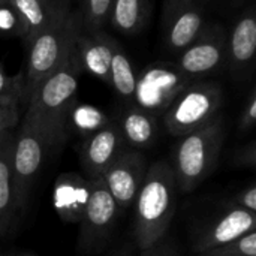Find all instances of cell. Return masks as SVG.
Instances as JSON below:
<instances>
[{
    "label": "cell",
    "instance_id": "obj_15",
    "mask_svg": "<svg viewBox=\"0 0 256 256\" xmlns=\"http://www.w3.org/2000/svg\"><path fill=\"white\" fill-rule=\"evenodd\" d=\"M256 52V18L252 10L238 16L230 34H226V60L238 74H246Z\"/></svg>",
    "mask_w": 256,
    "mask_h": 256
},
{
    "label": "cell",
    "instance_id": "obj_26",
    "mask_svg": "<svg viewBox=\"0 0 256 256\" xmlns=\"http://www.w3.org/2000/svg\"><path fill=\"white\" fill-rule=\"evenodd\" d=\"M0 34L20 36V21L9 0H0Z\"/></svg>",
    "mask_w": 256,
    "mask_h": 256
},
{
    "label": "cell",
    "instance_id": "obj_16",
    "mask_svg": "<svg viewBox=\"0 0 256 256\" xmlns=\"http://www.w3.org/2000/svg\"><path fill=\"white\" fill-rule=\"evenodd\" d=\"M164 24L166 48L178 54L192 45L206 28L202 10L195 3L172 14Z\"/></svg>",
    "mask_w": 256,
    "mask_h": 256
},
{
    "label": "cell",
    "instance_id": "obj_21",
    "mask_svg": "<svg viewBox=\"0 0 256 256\" xmlns=\"http://www.w3.org/2000/svg\"><path fill=\"white\" fill-rule=\"evenodd\" d=\"M114 92L126 102L134 104L136 88V74L130 63L129 56L123 51L122 45L114 50L110 64V82Z\"/></svg>",
    "mask_w": 256,
    "mask_h": 256
},
{
    "label": "cell",
    "instance_id": "obj_35",
    "mask_svg": "<svg viewBox=\"0 0 256 256\" xmlns=\"http://www.w3.org/2000/svg\"><path fill=\"white\" fill-rule=\"evenodd\" d=\"M20 256H34V255H20Z\"/></svg>",
    "mask_w": 256,
    "mask_h": 256
},
{
    "label": "cell",
    "instance_id": "obj_13",
    "mask_svg": "<svg viewBox=\"0 0 256 256\" xmlns=\"http://www.w3.org/2000/svg\"><path fill=\"white\" fill-rule=\"evenodd\" d=\"M117 46L118 42L100 30L92 33L81 30L76 38V54L82 72H88L108 84L110 64Z\"/></svg>",
    "mask_w": 256,
    "mask_h": 256
},
{
    "label": "cell",
    "instance_id": "obj_4",
    "mask_svg": "<svg viewBox=\"0 0 256 256\" xmlns=\"http://www.w3.org/2000/svg\"><path fill=\"white\" fill-rule=\"evenodd\" d=\"M225 141V126L220 117L207 126L180 136L174 148L172 171L177 189L192 192L213 171Z\"/></svg>",
    "mask_w": 256,
    "mask_h": 256
},
{
    "label": "cell",
    "instance_id": "obj_20",
    "mask_svg": "<svg viewBox=\"0 0 256 256\" xmlns=\"http://www.w3.org/2000/svg\"><path fill=\"white\" fill-rule=\"evenodd\" d=\"M10 134L0 142V237H4L10 228L15 212L12 174H10V153H12Z\"/></svg>",
    "mask_w": 256,
    "mask_h": 256
},
{
    "label": "cell",
    "instance_id": "obj_7",
    "mask_svg": "<svg viewBox=\"0 0 256 256\" xmlns=\"http://www.w3.org/2000/svg\"><path fill=\"white\" fill-rule=\"evenodd\" d=\"M118 212L104 180H88V196L80 220V248L84 252H94L106 242Z\"/></svg>",
    "mask_w": 256,
    "mask_h": 256
},
{
    "label": "cell",
    "instance_id": "obj_29",
    "mask_svg": "<svg viewBox=\"0 0 256 256\" xmlns=\"http://www.w3.org/2000/svg\"><path fill=\"white\" fill-rule=\"evenodd\" d=\"M236 201V207H242L248 212H256V186L255 184H250L248 186L246 189H243L238 195H236L234 198Z\"/></svg>",
    "mask_w": 256,
    "mask_h": 256
},
{
    "label": "cell",
    "instance_id": "obj_17",
    "mask_svg": "<svg viewBox=\"0 0 256 256\" xmlns=\"http://www.w3.org/2000/svg\"><path fill=\"white\" fill-rule=\"evenodd\" d=\"M20 21V38L27 45L38 33L46 28L69 9L62 4H51L42 0H9Z\"/></svg>",
    "mask_w": 256,
    "mask_h": 256
},
{
    "label": "cell",
    "instance_id": "obj_10",
    "mask_svg": "<svg viewBox=\"0 0 256 256\" xmlns=\"http://www.w3.org/2000/svg\"><path fill=\"white\" fill-rule=\"evenodd\" d=\"M147 168V159L141 152L123 150L104 172L102 180L120 212L135 202Z\"/></svg>",
    "mask_w": 256,
    "mask_h": 256
},
{
    "label": "cell",
    "instance_id": "obj_2",
    "mask_svg": "<svg viewBox=\"0 0 256 256\" xmlns=\"http://www.w3.org/2000/svg\"><path fill=\"white\" fill-rule=\"evenodd\" d=\"M176 192L172 166L166 160L148 165L135 198L134 238L138 249H150L165 237L176 213Z\"/></svg>",
    "mask_w": 256,
    "mask_h": 256
},
{
    "label": "cell",
    "instance_id": "obj_27",
    "mask_svg": "<svg viewBox=\"0 0 256 256\" xmlns=\"http://www.w3.org/2000/svg\"><path fill=\"white\" fill-rule=\"evenodd\" d=\"M256 123V90L252 88L249 96H248V100L244 104V108L242 111V116H240V120H238V129L240 132H248L250 130Z\"/></svg>",
    "mask_w": 256,
    "mask_h": 256
},
{
    "label": "cell",
    "instance_id": "obj_30",
    "mask_svg": "<svg viewBox=\"0 0 256 256\" xmlns=\"http://www.w3.org/2000/svg\"><path fill=\"white\" fill-rule=\"evenodd\" d=\"M234 162L238 166H255L256 164V142L250 141L249 144H246L244 147H242L236 156H234Z\"/></svg>",
    "mask_w": 256,
    "mask_h": 256
},
{
    "label": "cell",
    "instance_id": "obj_28",
    "mask_svg": "<svg viewBox=\"0 0 256 256\" xmlns=\"http://www.w3.org/2000/svg\"><path fill=\"white\" fill-rule=\"evenodd\" d=\"M18 122V110L0 105V142L10 135V129Z\"/></svg>",
    "mask_w": 256,
    "mask_h": 256
},
{
    "label": "cell",
    "instance_id": "obj_33",
    "mask_svg": "<svg viewBox=\"0 0 256 256\" xmlns=\"http://www.w3.org/2000/svg\"><path fill=\"white\" fill-rule=\"evenodd\" d=\"M42 2H46V3H51V4H62L63 3L62 0H42Z\"/></svg>",
    "mask_w": 256,
    "mask_h": 256
},
{
    "label": "cell",
    "instance_id": "obj_23",
    "mask_svg": "<svg viewBox=\"0 0 256 256\" xmlns=\"http://www.w3.org/2000/svg\"><path fill=\"white\" fill-rule=\"evenodd\" d=\"M69 123H72L78 130H81L87 136V135L96 132L98 129L104 128L110 122L102 111H99L93 106H88V105L76 106V105H74V108L69 114L68 124Z\"/></svg>",
    "mask_w": 256,
    "mask_h": 256
},
{
    "label": "cell",
    "instance_id": "obj_3",
    "mask_svg": "<svg viewBox=\"0 0 256 256\" xmlns=\"http://www.w3.org/2000/svg\"><path fill=\"white\" fill-rule=\"evenodd\" d=\"M82 30L78 12H64L27 44L24 75L26 99L50 74H52L70 54L76 36Z\"/></svg>",
    "mask_w": 256,
    "mask_h": 256
},
{
    "label": "cell",
    "instance_id": "obj_8",
    "mask_svg": "<svg viewBox=\"0 0 256 256\" xmlns=\"http://www.w3.org/2000/svg\"><path fill=\"white\" fill-rule=\"evenodd\" d=\"M188 81L189 78L177 68L166 64L147 68L140 76H136L134 105L152 114L165 111L172 99L189 84Z\"/></svg>",
    "mask_w": 256,
    "mask_h": 256
},
{
    "label": "cell",
    "instance_id": "obj_24",
    "mask_svg": "<svg viewBox=\"0 0 256 256\" xmlns=\"http://www.w3.org/2000/svg\"><path fill=\"white\" fill-rule=\"evenodd\" d=\"M22 98L26 99L24 75L20 74L18 76H9L0 68V105L18 110V105Z\"/></svg>",
    "mask_w": 256,
    "mask_h": 256
},
{
    "label": "cell",
    "instance_id": "obj_9",
    "mask_svg": "<svg viewBox=\"0 0 256 256\" xmlns=\"http://www.w3.org/2000/svg\"><path fill=\"white\" fill-rule=\"evenodd\" d=\"M226 60V33L219 24L206 26L201 36L178 54L177 69L188 78L218 70Z\"/></svg>",
    "mask_w": 256,
    "mask_h": 256
},
{
    "label": "cell",
    "instance_id": "obj_22",
    "mask_svg": "<svg viewBox=\"0 0 256 256\" xmlns=\"http://www.w3.org/2000/svg\"><path fill=\"white\" fill-rule=\"evenodd\" d=\"M112 0H80V18L82 30L87 33L98 32L108 22Z\"/></svg>",
    "mask_w": 256,
    "mask_h": 256
},
{
    "label": "cell",
    "instance_id": "obj_14",
    "mask_svg": "<svg viewBox=\"0 0 256 256\" xmlns=\"http://www.w3.org/2000/svg\"><path fill=\"white\" fill-rule=\"evenodd\" d=\"M88 196V180L76 174H62L54 183L52 204L63 222L76 224L81 220Z\"/></svg>",
    "mask_w": 256,
    "mask_h": 256
},
{
    "label": "cell",
    "instance_id": "obj_12",
    "mask_svg": "<svg viewBox=\"0 0 256 256\" xmlns=\"http://www.w3.org/2000/svg\"><path fill=\"white\" fill-rule=\"evenodd\" d=\"M255 213L232 206L228 212L207 225L196 237L192 249L196 255L231 243L250 231H255Z\"/></svg>",
    "mask_w": 256,
    "mask_h": 256
},
{
    "label": "cell",
    "instance_id": "obj_1",
    "mask_svg": "<svg viewBox=\"0 0 256 256\" xmlns=\"http://www.w3.org/2000/svg\"><path fill=\"white\" fill-rule=\"evenodd\" d=\"M81 72L75 42L68 58L38 84L27 99L28 106L24 120L40 129L56 147L66 138L68 120L76 100Z\"/></svg>",
    "mask_w": 256,
    "mask_h": 256
},
{
    "label": "cell",
    "instance_id": "obj_11",
    "mask_svg": "<svg viewBox=\"0 0 256 256\" xmlns=\"http://www.w3.org/2000/svg\"><path fill=\"white\" fill-rule=\"evenodd\" d=\"M124 146L120 129L112 122L87 135L80 150V159L88 180L102 178L108 166L124 150Z\"/></svg>",
    "mask_w": 256,
    "mask_h": 256
},
{
    "label": "cell",
    "instance_id": "obj_19",
    "mask_svg": "<svg viewBox=\"0 0 256 256\" xmlns=\"http://www.w3.org/2000/svg\"><path fill=\"white\" fill-rule=\"evenodd\" d=\"M152 0H112L108 21L128 36L138 34L147 24Z\"/></svg>",
    "mask_w": 256,
    "mask_h": 256
},
{
    "label": "cell",
    "instance_id": "obj_5",
    "mask_svg": "<svg viewBox=\"0 0 256 256\" xmlns=\"http://www.w3.org/2000/svg\"><path fill=\"white\" fill-rule=\"evenodd\" d=\"M222 100V87L214 81L188 84L165 110L166 130L172 136H184L207 126L218 117Z\"/></svg>",
    "mask_w": 256,
    "mask_h": 256
},
{
    "label": "cell",
    "instance_id": "obj_34",
    "mask_svg": "<svg viewBox=\"0 0 256 256\" xmlns=\"http://www.w3.org/2000/svg\"><path fill=\"white\" fill-rule=\"evenodd\" d=\"M118 256H129L128 254H122V255H118Z\"/></svg>",
    "mask_w": 256,
    "mask_h": 256
},
{
    "label": "cell",
    "instance_id": "obj_32",
    "mask_svg": "<svg viewBox=\"0 0 256 256\" xmlns=\"http://www.w3.org/2000/svg\"><path fill=\"white\" fill-rule=\"evenodd\" d=\"M144 255L142 256H176V254L172 252V249L170 246H160V242L156 243L154 246H152L150 249L142 250Z\"/></svg>",
    "mask_w": 256,
    "mask_h": 256
},
{
    "label": "cell",
    "instance_id": "obj_25",
    "mask_svg": "<svg viewBox=\"0 0 256 256\" xmlns=\"http://www.w3.org/2000/svg\"><path fill=\"white\" fill-rule=\"evenodd\" d=\"M200 256H256V232L250 231L231 243L202 252Z\"/></svg>",
    "mask_w": 256,
    "mask_h": 256
},
{
    "label": "cell",
    "instance_id": "obj_31",
    "mask_svg": "<svg viewBox=\"0 0 256 256\" xmlns=\"http://www.w3.org/2000/svg\"><path fill=\"white\" fill-rule=\"evenodd\" d=\"M194 0H164V22L177 10H180L184 6L192 4Z\"/></svg>",
    "mask_w": 256,
    "mask_h": 256
},
{
    "label": "cell",
    "instance_id": "obj_18",
    "mask_svg": "<svg viewBox=\"0 0 256 256\" xmlns=\"http://www.w3.org/2000/svg\"><path fill=\"white\" fill-rule=\"evenodd\" d=\"M116 123L124 144L134 150L150 147L158 136L156 116L136 105H129Z\"/></svg>",
    "mask_w": 256,
    "mask_h": 256
},
{
    "label": "cell",
    "instance_id": "obj_6",
    "mask_svg": "<svg viewBox=\"0 0 256 256\" xmlns=\"http://www.w3.org/2000/svg\"><path fill=\"white\" fill-rule=\"evenodd\" d=\"M56 144L36 126L24 120L12 140L10 174L14 188L15 212H22L27 206L33 183L42 166L45 156Z\"/></svg>",
    "mask_w": 256,
    "mask_h": 256
}]
</instances>
